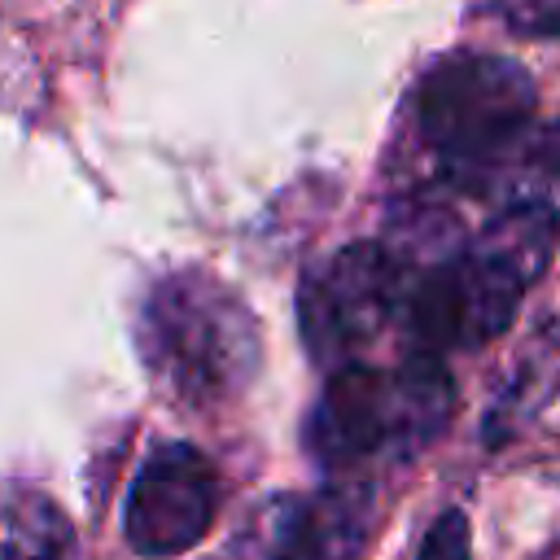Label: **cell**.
Listing matches in <instances>:
<instances>
[{"mask_svg": "<svg viewBox=\"0 0 560 560\" xmlns=\"http://www.w3.org/2000/svg\"><path fill=\"white\" fill-rule=\"evenodd\" d=\"M560 241V214L547 201H516L499 210L468 245L438 262H402L407 293L398 328L416 354L477 350L499 337L529 284L547 271Z\"/></svg>", "mask_w": 560, "mask_h": 560, "instance_id": "obj_1", "label": "cell"}, {"mask_svg": "<svg viewBox=\"0 0 560 560\" xmlns=\"http://www.w3.org/2000/svg\"><path fill=\"white\" fill-rule=\"evenodd\" d=\"M455 416V381L442 359L407 354L389 368L350 363L328 372L311 416L306 451L328 472H350L376 459H407L438 442Z\"/></svg>", "mask_w": 560, "mask_h": 560, "instance_id": "obj_2", "label": "cell"}, {"mask_svg": "<svg viewBox=\"0 0 560 560\" xmlns=\"http://www.w3.org/2000/svg\"><path fill=\"white\" fill-rule=\"evenodd\" d=\"M140 354L153 381L184 407H223L249 389L262 363L254 311L210 271L162 276L140 306Z\"/></svg>", "mask_w": 560, "mask_h": 560, "instance_id": "obj_3", "label": "cell"}, {"mask_svg": "<svg viewBox=\"0 0 560 560\" xmlns=\"http://www.w3.org/2000/svg\"><path fill=\"white\" fill-rule=\"evenodd\" d=\"M538 105L534 79L494 52H455L411 92L416 131L451 162H486L512 144Z\"/></svg>", "mask_w": 560, "mask_h": 560, "instance_id": "obj_4", "label": "cell"}, {"mask_svg": "<svg viewBox=\"0 0 560 560\" xmlns=\"http://www.w3.org/2000/svg\"><path fill=\"white\" fill-rule=\"evenodd\" d=\"M407 267L385 241L346 245L319 271L302 280L298 293V324L311 359L328 372L363 363V350L402 319Z\"/></svg>", "mask_w": 560, "mask_h": 560, "instance_id": "obj_5", "label": "cell"}, {"mask_svg": "<svg viewBox=\"0 0 560 560\" xmlns=\"http://www.w3.org/2000/svg\"><path fill=\"white\" fill-rule=\"evenodd\" d=\"M219 494H223L219 472L197 446H188V442L158 446L140 464V472L127 490L122 534H127L131 551L144 560H171V556L197 547L206 538V529L214 525Z\"/></svg>", "mask_w": 560, "mask_h": 560, "instance_id": "obj_6", "label": "cell"}, {"mask_svg": "<svg viewBox=\"0 0 560 560\" xmlns=\"http://www.w3.org/2000/svg\"><path fill=\"white\" fill-rule=\"evenodd\" d=\"M372 529V486L337 477L280 494L258 521V560H359Z\"/></svg>", "mask_w": 560, "mask_h": 560, "instance_id": "obj_7", "label": "cell"}, {"mask_svg": "<svg viewBox=\"0 0 560 560\" xmlns=\"http://www.w3.org/2000/svg\"><path fill=\"white\" fill-rule=\"evenodd\" d=\"M0 560H74L70 516L39 490L0 486Z\"/></svg>", "mask_w": 560, "mask_h": 560, "instance_id": "obj_8", "label": "cell"}, {"mask_svg": "<svg viewBox=\"0 0 560 560\" xmlns=\"http://www.w3.org/2000/svg\"><path fill=\"white\" fill-rule=\"evenodd\" d=\"M472 556V534H468V516L459 508H446L433 516V525L420 538L416 560H468Z\"/></svg>", "mask_w": 560, "mask_h": 560, "instance_id": "obj_9", "label": "cell"}, {"mask_svg": "<svg viewBox=\"0 0 560 560\" xmlns=\"http://www.w3.org/2000/svg\"><path fill=\"white\" fill-rule=\"evenodd\" d=\"M490 9L516 35H560V0H490Z\"/></svg>", "mask_w": 560, "mask_h": 560, "instance_id": "obj_10", "label": "cell"}, {"mask_svg": "<svg viewBox=\"0 0 560 560\" xmlns=\"http://www.w3.org/2000/svg\"><path fill=\"white\" fill-rule=\"evenodd\" d=\"M542 158H547L551 166H560V122L547 131V140H542Z\"/></svg>", "mask_w": 560, "mask_h": 560, "instance_id": "obj_11", "label": "cell"}]
</instances>
